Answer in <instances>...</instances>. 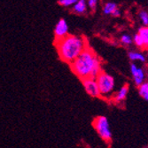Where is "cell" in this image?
<instances>
[{"instance_id": "1", "label": "cell", "mask_w": 148, "mask_h": 148, "mask_svg": "<svg viewBox=\"0 0 148 148\" xmlns=\"http://www.w3.org/2000/svg\"><path fill=\"white\" fill-rule=\"evenodd\" d=\"M69 66L73 73L81 80L87 78L96 79L102 71L101 61L99 56L89 46Z\"/></svg>"}, {"instance_id": "2", "label": "cell", "mask_w": 148, "mask_h": 148, "mask_svg": "<svg viewBox=\"0 0 148 148\" xmlns=\"http://www.w3.org/2000/svg\"><path fill=\"white\" fill-rule=\"evenodd\" d=\"M55 46L60 60L70 65L84 51L88 43L84 36L69 35L55 41Z\"/></svg>"}, {"instance_id": "3", "label": "cell", "mask_w": 148, "mask_h": 148, "mask_svg": "<svg viewBox=\"0 0 148 148\" xmlns=\"http://www.w3.org/2000/svg\"><path fill=\"white\" fill-rule=\"evenodd\" d=\"M96 81L100 91V96L106 99H113L115 87L114 78L108 73L102 70L100 74L97 76Z\"/></svg>"}, {"instance_id": "4", "label": "cell", "mask_w": 148, "mask_h": 148, "mask_svg": "<svg viewBox=\"0 0 148 148\" xmlns=\"http://www.w3.org/2000/svg\"><path fill=\"white\" fill-rule=\"evenodd\" d=\"M92 125L102 140H104L106 143H111L113 138L112 130L108 120H107L106 116L100 115L96 117L93 121Z\"/></svg>"}, {"instance_id": "5", "label": "cell", "mask_w": 148, "mask_h": 148, "mask_svg": "<svg viewBox=\"0 0 148 148\" xmlns=\"http://www.w3.org/2000/svg\"><path fill=\"white\" fill-rule=\"evenodd\" d=\"M130 74L133 83L136 86L139 87L145 82H146V71L142 66H138L135 63L130 64Z\"/></svg>"}, {"instance_id": "6", "label": "cell", "mask_w": 148, "mask_h": 148, "mask_svg": "<svg viewBox=\"0 0 148 148\" xmlns=\"http://www.w3.org/2000/svg\"><path fill=\"white\" fill-rule=\"evenodd\" d=\"M84 88L89 96L92 98H100V91L99 89V85L96 79L93 78H87L82 80Z\"/></svg>"}, {"instance_id": "7", "label": "cell", "mask_w": 148, "mask_h": 148, "mask_svg": "<svg viewBox=\"0 0 148 148\" xmlns=\"http://www.w3.org/2000/svg\"><path fill=\"white\" fill-rule=\"evenodd\" d=\"M66 36H69V25L64 19H60L55 26L54 29V36L55 41L60 40Z\"/></svg>"}, {"instance_id": "8", "label": "cell", "mask_w": 148, "mask_h": 148, "mask_svg": "<svg viewBox=\"0 0 148 148\" xmlns=\"http://www.w3.org/2000/svg\"><path fill=\"white\" fill-rule=\"evenodd\" d=\"M129 90H130V86L128 84H123L122 87H121L115 93L113 97V101L115 102L116 104H120L123 102L126 99H127V96H128V93H129Z\"/></svg>"}, {"instance_id": "9", "label": "cell", "mask_w": 148, "mask_h": 148, "mask_svg": "<svg viewBox=\"0 0 148 148\" xmlns=\"http://www.w3.org/2000/svg\"><path fill=\"white\" fill-rule=\"evenodd\" d=\"M129 59L132 61V62H141V63H145L146 61V58L145 56L143 54V53L139 52V51H131L128 53Z\"/></svg>"}, {"instance_id": "10", "label": "cell", "mask_w": 148, "mask_h": 148, "mask_svg": "<svg viewBox=\"0 0 148 148\" xmlns=\"http://www.w3.org/2000/svg\"><path fill=\"white\" fill-rule=\"evenodd\" d=\"M74 11L78 13V14H82V13L86 12L87 9V3L86 0H79V1L73 6Z\"/></svg>"}, {"instance_id": "11", "label": "cell", "mask_w": 148, "mask_h": 148, "mask_svg": "<svg viewBox=\"0 0 148 148\" xmlns=\"http://www.w3.org/2000/svg\"><path fill=\"white\" fill-rule=\"evenodd\" d=\"M138 34L140 36V37L143 40L145 48L148 49V26H144L142 28H140L138 29Z\"/></svg>"}, {"instance_id": "12", "label": "cell", "mask_w": 148, "mask_h": 148, "mask_svg": "<svg viewBox=\"0 0 148 148\" xmlns=\"http://www.w3.org/2000/svg\"><path fill=\"white\" fill-rule=\"evenodd\" d=\"M138 94H139V96L148 101V82L146 81V82H145L143 84H141L139 87H138Z\"/></svg>"}, {"instance_id": "13", "label": "cell", "mask_w": 148, "mask_h": 148, "mask_svg": "<svg viewBox=\"0 0 148 148\" xmlns=\"http://www.w3.org/2000/svg\"><path fill=\"white\" fill-rule=\"evenodd\" d=\"M117 9V5L115 3L113 2H108L106 3L104 7H103V12L106 15H109V14H113L114 12Z\"/></svg>"}, {"instance_id": "14", "label": "cell", "mask_w": 148, "mask_h": 148, "mask_svg": "<svg viewBox=\"0 0 148 148\" xmlns=\"http://www.w3.org/2000/svg\"><path fill=\"white\" fill-rule=\"evenodd\" d=\"M121 43L125 45H130L133 42V38L130 35H123L121 36Z\"/></svg>"}, {"instance_id": "15", "label": "cell", "mask_w": 148, "mask_h": 148, "mask_svg": "<svg viewBox=\"0 0 148 148\" xmlns=\"http://www.w3.org/2000/svg\"><path fill=\"white\" fill-rule=\"evenodd\" d=\"M133 42H134V44H135L138 48H141V49L145 48V45H144L143 40H142V38L140 37V36L138 33L135 36H134V37H133Z\"/></svg>"}, {"instance_id": "16", "label": "cell", "mask_w": 148, "mask_h": 148, "mask_svg": "<svg viewBox=\"0 0 148 148\" xmlns=\"http://www.w3.org/2000/svg\"><path fill=\"white\" fill-rule=\"evenodd\" d=\"M139 18L144 26H148V12L145 11L139 12Z\"/></svg>"}, {"instance_id": "17", "label": "cell", "mask_w": 148, "mask_h": 148, "mask_svg": "<svg viewBox=\"0 0 148 148\" xmlns=\"http://www.w3.org/2000/svg\"><path fill=\"white\" fill-rule=\"evenodd\" d=\"M79 0H59V4L62 6H70L75 5Z\"/></svg>"}, {"instance_id": "18", "label": "cell", "mask_w": 148, "mask_h": 148, "mask_svg": "<svg viewBox=\"0 0 148 148\" xmlns=\"http://www.w3.org/2000/svg\"><path fill=\"white\" fill-rule=\"evenodd\" d=\"M97 4H98V0H88V5L92 10H95Z\"/></svg>"}, {"instance_id": "19", "label": "cell", "mask_w": 148, "mask_h": 148, "mask_svg": "<svg viewBox=\"0 0 148 148\" xmlns=\"http://www.w3.org/2000/svg\"><path fill=\"white\" fill-rule=\"evenodd\" d=\"M112 15H113V16H114V17H119V16L121 15V12H120L118 9H116V10L114 12V13H113Z\"/></svg>"}, {"instance_id": "20", "label": "cell", "mask_w": 148, "mask_h": 148, "mask_svg": "<svg viewBox=\"0 0 148 148\" xmlns=\"http://www.w3.org/2000/svg\"><path fill=\"white\" fill-rule=\"evenodd\" d=\"M146 81L148 82V69H147V70H146Z\"/></svg>"}]
</instances>
